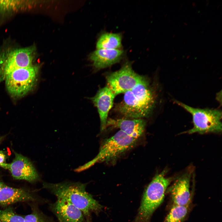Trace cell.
<instances>
[{
  "instance_id": "cell-1",
  "label": "cell",
  "mask_w": 222,
  "mask_h": 222,
  "mask_svg": "<svg viewBox=\"0 0 222 222\" xmlns=\"http://www.w3.org/2000/svg\"><path fill=\"white\" fill-rule=\"evenodd\" d=\"M87 183L64 181L51 183H43V188L55 196L57 199L65 200L81 210L89 222H91L92 214L98 215L103 206L86 190Z\"/></svg>"
},
{
  "instance_id": "cell-2",
  "label": "cell",
  "mask_w": 222,
  "mask_h": 222,
  "mask_svg": "<svg viewBox=\"0 0 222 222\" xmlns=\"http://www.w3.org/2000/svg\"><path fill=\"white\" fill-rule=\"evenodd\" d=\"M124 94L123 100L115 106L117 113L131 119H142L150 115L155 104V96L146 79Z\"/></svg>"
},
{
  "instance_id": "cell-3",
  "label": "cell",
  "mask_w": 222,
  "mask_h": 222,
  "mask_svg": "<svg viewBox=\"0 0 222 222\" xmlns=\"http://www.w3.org/2000/svg\"><path fill=\"white\" fill-rule=\"evenodd\" d=\"M166 170L156 175L144 192L138 213L134 222H149L155 210L162 203L166 191L173 177L166 176Z\"/></svg>"
},
{
  "instance_id": "cell-4",
  "label": "cell",
  "mask_w": 222,
  "mask_h": 222,
  "mask_svg": "<svg viewBox=\"0 0 222 222\" xmlns=\"http://www.w3.org/2000/svg\"><path fill=\"white\" fill-rule=\"evenodd\" d=\"M137 139L119 130L103 141L98 153L92 160L75 169L77 172L84 171L97 163L109 162L116 159L135 145Z\"/></svg>"
},
{
  "instance_id": "cell-5",
  "label": "cell",
  "mask_w": 222,
  "mask_h": 222,
  "mask_svg": "<svg viewBox=\"0 0 222 222\" xmlns=\"http://www.w3.org/2000/svg\"><path fill=\"white\" fill-rule=\"evenodd\" d=\"M175 102L190 113L193 126L187 131L189 134L219 133L222 131V112L218 109L194 108L179 101Z\"/></svg>"
},
{
  "instance_id": "cell-6",
  "label": "cell",
  "mask_w": 222,
  "mask_h": 222,
  "mask_svg": "<svg viewBox=\"0 0 222 222\" xmlns=\"http://www.w3.org/2000/svg\"><path fill=\"white\" fill-rule=\"evenodd\" d=\"M35 48L34 46L8 48L0 52V80L13 71L32 65Z\"/></svg>"
},
{
  "instance_id": "cell-7",
  "label": "cell",
  "mask_w": 222,
  "mask_h": 222,
  "mask_svg": "<svg viewBox=\"0 0 222 222\" xmlns=\"http://www.w3.org/2000/svg\"><path fill=\"white\" fill-rule=\"evenodd\" d=\"M39 69L37 65L18 68L13 71L5 77L6 88L12 96H24L34 87Z\"/></svg>"
},
{
  "instance_id": "cell-8",
  "label": "cell",
  "mask_w": 222,
  "mask_h": 222,
  "mask_svg": "<svg viewBox=\"0 0 222 222\" xmlns=\"http://www.w3.org/2000/svg\"><path fill=\"white\" fill-rule=\"evenodd\" d=\"M145 79L135 72L131 64L127 62L119 70L106 76V85L116 96L131 89Z\"/></svg>"
},
{
  "instance_id": "cell-9",
  "label": "cell",
  "mask_w": 222,
  "mask_h": 222,
  "mask_svg": "<svg viewBox=\"0 0 222 222\" xmlns=\"http://www.w3.org/2000/svg\"><path fill=\"white\" fill-rule=\"evenodd\" d=\"M37 190L14 188L5 184L0 189V206L6 207L18 202L35 203L39 205L48 200L37 194Z\"/></svg>"
},
{
  "instance_id": "cell-10",
  "label": "cell",
  "mask_w": 222,
  "mask_h": 222,
  "mask_svg": "<svg viewBox=\"0 0 222 222\" xmlns=\"http://www.w3.org/2000/svg\"><path fill=\"white\" fill-rule=\"evenodd\" d=\"M15 157L10 163H5L1 167L8 170L15 179L34 183L40 180V176L31 161L21 154L14 152Z\"/></svg>"
},
{
  "instance_id": "cell-11",
  "label": "cell",
  "mask_w": 222,
  "mask_h": 222,
  "mask_svg": "<svg viewBox=\"0 0 222 222\" xmlns=\"http://www.w3.org/2000/svg\"><path fill=\"white\" fill-rule=\"evenodd\" d=\"M192 172L187 171L176 178L166 193L170 196L173 205L189 206L191 201L190 181Z\"/></svg>"
},
{
  "instance_id": "cell-12",
  "label": "cell",
  "mask_w": 222,
  "mask_h": 222,
  "mask_svg": "<svg viewBox=\"0 0 222 222\" xmlns=\"http://www.w3.org/2000/svg\"><path fill=\"white\" fill-rule=\"evenodd\" d=\"M58 222H89L83 212L72 204L60 199L49 204Z\"/></svg>"
},
{
  "instance_id": "cell-13",
  "label": "cell",
  "mask_w": 222,
  "mask_h": 222,
  "mask_svg": "<svg viewBox=\"0 0 222 222\" xmlns=\"http://www.w3.org/2000/svg\"><path fill=\"white\" fill-rule=\"evenodd\" d=\"M116 95L106 85L100 88L91 100L96 107L101 122V130L104 131L106 128L109 112L113 106V101Z\"/></svg>"
},
{
  "instance_id": "cell-14",
  "label": "cell",
  "mask_w": 222,
  "mask_h": 222,
  "mask_svg": "<svg viewBox=\"0 0 222 222\" xmlns=\"http://www.w3.org/2000/svg\"><path fill=\"white\" fill-rule=\"evenodd\" d=\"M146 124L143 119L108 118L106 127L118 128L129 136L138 139L143 134Z\"/></svg>"
},
{
  "instance_id": "cell-15",
  "label": "cell",
  "mask_w": 222,
  "mask_h": 222,
  "mask_svg": "<svg viewBox=\"0 0 222 222\" xmlns=\"http://www.w3.org/2000/svg\"><path fill=\"white\" fill-rule=\"evenodd\" d=\"M124 55L123 51L118 49H97L90 55L93 66L98 69L104 68L119 62Z\"/></svg>"
},
{
  "instance_id": "cell-16",
  "label": "cell",
  "mask_w": 222,
  "mask_h": 222,
  "mask_svg": "<svg viewBox=\"0 0 222 222\" xmlns=\"http://www.w3.org/2000/svg\"><path fill=\"white\" fill-rule=\"evenodd\" d=\"M122 37L118 33H105L100 37L96 43L97 49H118L121 47Z\"/></svg>"
},
{
  "instance_id": "cell-17",
  "label": "cell",
  "mask_w": 222,
  "mask_h": 222,
  "mask_svg": "<svg viewBox=\"0 0 222 222\" xmlns=\"http://www.w3.org/2000/svg\"><path fill=\"white\" fill-rule=\"evenodd\" d=\"M31 213L24 216V222H55L53 218L45 214L40 209L38 204L29 203Z\"/></svg>"
},
{
  "instance_id": "cell-18",
  "label": "cell",
  "mask_w": 222,
  "mask_h": 222,
  "mask_svg": "<svg viewBox=\"0 0 222 222\" xmlns=\"http://www.w3.org/2000/svg\"><path fill=\"white\" fill-rule=\"evenodd\" d=\"M189 212V206L173 205L163 222H184Z\"/></svg>"
},
{
  "instance_id": "cell-19",
  "label": "cell",
  "mask_w": 222,
  "mask_h": 222,
  "mask_svg": "<svg viewBox=\"0 0 222 222\" xmlns=\"http://www.w3.org/2000/svg\"><path fill=\"white\" fill-rule=\"evenodd\" d=\"M24 216L17 213L10 206L0 209V222H24Z\"/></svg>"
},
{
  "instance_id": "cell-20",
  "label": "cell",
  "mask_w": 222,
  "mask_h": 222,
  "mask_svg": "<svg viewBox=\"0 0 222 222\" xmlns=\"http://www.w3.org/2000/svg\"><path fill=\"white\" fill-rule=\"evenodd\" d=\"M6 155L5 152L0 150V166L4 163H6Z\"/></svg>"
},
{
  "instance_id": "cell-21",
  "label": "cell",
  "mask_w": 222,
  "mask_h": 222,
  "mask_svg": "<svg viewBox=\"0 0 222 222\" xmlns=\"http://www.w3.org/2000/svg\"><path fill=\"white\" fill-rule=\"evenodd\" d=\"M5 184L0 179V189Z\"/></svg>"
},
{
  "instance_id": "cell-22",
  "label": "cell",
  "mask_w": 222,
  "mask_h": 222,
  "mask_svg": "<svg viewBox=\"0 0 222 222\" xmlns=\"http://www.w3.org/2000/svg\"><path fill=\"white\" fill-rule=\"evenodd\" d=\"M3 138V137H0V142L2 140V139Z\"/></svg>"
}]
</instances>
